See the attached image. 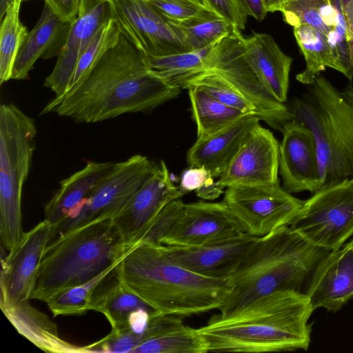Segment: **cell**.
<instances>
[{"mask_svg": "<svg viewBox=\"0 0 353 353\" xmlns=\"http://www.w3.org/2000/svg\"><path fill=\"white\" fill-rule=\"evenodd\" d=\"M179 85L159 77L123 35L70 92L52 99L40 115L56 113L78 123H97L151 111L176 97Z\"/></svg>", "mask_w": 353, "mask_h": 353, "instance_id": "cell-1", "label": "cell"}, {"mask_svg": "<svg viewBox=\"0 0 353 353\" xmlns=\"http://www.w3.org/2000/svg\"><path fill=\"white\" fill-rule=\"evenodd\" d=\"M314 310L305 294L279 290L197 328L208 352H272L307 350Z\"/></svg>", "mask_w": 353, "mask_h": 353, "instance_id": "cell-2", "label": "cell"}, {"mask_svg": "<svg viewBox=\"0 0 353 353\" xmlns=\"http://www.w3.org/2000/svg\"><path fill=\"white\" fill-rule=\"evenodd\" d=\"M119 268L123 283L162 314L184 317L219 310L232 291L230 278L204 276L184 268L163 244H137Z\"/></svg>", "mask_w": 353, "mask_h": 353, "instance_id": "cell-3", "label": "cell"}, {"mask_svg": "<svg viewBox=\"0 0 353 353\" xmlns=\"http://www.w3.org/2000/svg\"><path fill=\"white\" fill-rule=\"evenodd\" d=\"M328 252L289 225L257 237L229 277L232 291L219 314L226 315L279 290L305 294L316 266Z\"/></svg>", "mask_w": 353, "mask_h": 353, "instance_id": "cell-4", "label": "cell"}, {"mask_svg": "<svg viewBox=\"0 0 353 353\" xmlns=\"http://www.w3.org/2000/svg\"><path fill=\"white\" fill-rule=\"evenodd\" d=\"M133 247L124 241L112 219L56 239L45 249L30 299L46 302L60 291L93 279L121 261Z\"/></svg>", "mask_w": 353, "mask_h": 353, "instance_id": "cell-5", "label": "cell"}, {"mask_svg": "<svg viewBox=\"0 0 353 353\" xmlns=\"http://www.w3.org/2000/svg\"><path fill=\"white\" fill-rule=\"evenodd\" d=\"M317 146L321 188L353 178V85L342 90L321 74L289 106Z\"/></svg>", "mask_w": 353, "mask_h": 353, "instance_id": "cell-6", "label": "cell"}, {"mask_svg": "<svg viewBox=\"0 0 353 353\" xmlns=\"http://www.w3.org/2000/svg\"><path fill=\"white\" fill-rule=\"evenodd\" d=\"M33 119L12 103L0 107V240L8 252L21 241L23 186L35 150Z\"/></svg>", "mask_w": 353, "mask_h": 353, "instance_id": "cell-7", "label": "cell"}, {"mask_svg": "<svg viewBox=\"0 0 353 353\" xmlns=\"http://www.w3.org/2000/svg\"><path fill=\"white\" fill-rule=\"evenodd\" d=\"M155 165L141 154L116 163L88 197L52 225L48 243L89 224L112 219L152 174Z\"/></svg>", "mask_w": 353, "mask_h": 353, "instance_id": "cell-8", "label": "cell"}, {"mask_svg": "<svg viewBox=\"0 0 353 353\" xmlns=\"http://www.w3.org/2000/svg\"><path fill=\"white\" fill-rule=\"evenodd\" d=\"M243 38L236 30L215 43L204 58L202 71L223 77L253 103L261 120L282 132L292 119L290 107L274 96L252 65L244 52Z\"/></svg>", "mask_w": 353, "mask_h": 353, "instance_id": "cell-9", "label": "cell"}, {"mask_svg": "<svg viewBox=\"0 0 353 353\" xmlns=\"http://www.w3.org/2000/svg\"><path fill=\"white\" fill-rule=\"evenodd\" d=\"M289 226L310 244L328 252L353 235V183L324 187L304 203Z\"/></svg>", "mask_w": 353, "mask_h": 353, "instance_id": "cell-10", "label": "cell"}, {"mask_svg": "<svg viewBox=\"0 0 353 353\" xmlns=\"http://www.w3.org/2000/svg\"><path fill=\"white\" fill-rule=\"evenodd\" d=\"M110 17L121 34L145 57H160L192 51L180 24L148 0H111Z\"/></svg>", "mask_w": 353, "mask_h": 353, "instance_id": "cell-11", "label": "cell"}, {"mask_svg": "<svg viewBox=\"0 0 353 353\" xmlns=\"http://www.w3.org/2000/svg\"><path fill=\"white\" fill-rule=\"evenodd\" d=\"M222 201L244 232L256 237L289 225L304 203L281 186L279 181L271 184L228 187Z\"/></svg>", "mask_w": 353, "mask_h": 353, "instance_id": "cell-12", "label": "cell"}, {"mask_svg": "<svg viewBox=\"0 0 353 353\" xmlns=\"http://www.w3.org/2000/svg\"><path fill=\"white\" fill-rule=\"evenodd\" d=\"M245 233L223 201H199L184 203L160 243L172 246H203L232 240Z\"/></svg>", "mask_w": 353, "mask_h": 353, "instance_id": "cell-13", "label": "cell"}, {"mask_svg": "<svg viewBox=\"0 0 353 353\" xmlns=\"http://www.w3.org/2000/svg\"><path fill=\"white\" fill-rule=\"evenodd\" d=\"M51 230V223L44 219L24 232L17 245L4 258L1 255V307L17 305L30 299Z\"/></svg>", "mask_w": 353, "mask_h": 353, "instance_id": "cell-14", "label": "cell"}, {"mask_svg": "<svg viewBox=\"0 0 353 353\" xmlns=\"http://www.w3.org/2000/svg\"><path fill=\"white\" fill-rule=\"evenodd\" d=\"M279 143L273 133L259 123L214 187L221 194L230 186L274 183L279 181Z\"/></svg>", "mask_w": 353, "mask_h": 353, "instance_id": "cell-15", "label": "cell"}, {"mask_svg": "<svg viewBox=\"0 0 353 353\" xmlns=\"http://www.w3.org/2000/svg\"><path fill=\"white\" fill-rule=\"evenodd\" d=\"M279 12L293 28L307 24L322 33L336 58L338 71L352 80L353 60L339 0H290Z\"/></svg>", "mask_w": 353, "mask_h": 353, "instance_id": "cell-16", "label": "cell"}, {"mask_svg": "<svg viewBox=\"0 0 353 353\" xmlns=\"http://www.w3.org/2000/svg\"><path fill=\"white\" fill-rule=\"evenodd\" d=\"M184 194L174 185L163 161L134 194L112 223L124 241L134 246L153 219L170 202Z\"/></svg>", "mask_w": 353, "mask_h": 353, "instance_id": "cell-17", "label": "cell"}, {"mask_svg": "<svg viewBox=\"0 0 353 353\" xmlns=\"http://www.w3.org/2000/svg\"><path fill=\"white\" fill-rule=\"evenodd\" d=\"M279 143V172L283 188L290 193L321 188L317 146L312 132L292 120L283 127Z\"/></svg>", "mask_w": 353, "mask_h": 353, "instance_id": "cell-18", "label": "cell"}, {"mask_svg": "<svg viewBox=\"0 0 353 353\" xmlns=\"http://www.w3.org/2000/svg\"><path fill=\"white\" fill-rule=\"evenodd\" d=\"M313 310L336 312L353 299V240L317 264L305 293Z\"/></svg>", "mask_w": 353, "mask_h": 353, "instance_id": "cell-19", "label": "cell"}, {"mask_svg": "<svg viewBox=\"0 0 353 353\" xmlns=\"http://www.w3.org/2000/svg\"><path fill=\"white\" fill-rule=\"evenodd\" d=\"M110 17L109 2H105L89 9L71 23L55 65L43 83L54 97L65 92L79 58Z\"/></svg>", "mask_w": 353, "mask_h": 353, "instance_id": "cell-20", "label": "cell"}, {"mask_svg": "<svg viewBox=\"0 0 353 353\" xmlns=\"http://www.w3.org/2000/svg\"><path fill=\"white\" fill-rule=\"evenodd\" d=\"M256 239L245 233L232 240L203 246H165L171 259L190 271L204 276L229 278Z\"/></svg>", "mask_w": 353, "mask_h": 353, "instance_id": "cell-21", "label": "cell"}, {"mask_svg": "<svg viewBox=\"0 0 353 353\" xmlns=\"http://www.w3.org/2000/svg\"><path fill=\"white\" fill-rule=\"evenodd\" d=\"M260 120L249 114L210 136L197 139L186 154L188 166L203 168L213 178H219Z\"/></svg>", "mask_w": 353, "mask_h": 353, "instance_id": "cell-22", "label": "cell"}, {"mask_svg": "<svg viewBox=\"0 0 353 353\" xmlns=\"http://www.w3.org/2000/svg\"><path fill=\"white\" fill-rule=\"evenodd\" d=\"M70 24L59 17L45 4L39 19L28 32L19 51L11 79H26L39 58L49 59L57 57L65 42Z\"/></svg>", "mask_w": 353, "mask_h": 353, "instance_id": "cell-23", "label": "cell"}, {"mask_svg": "<svg viewBox=\"0 0 353 353\" xmlns=\"http://www.w3.org/2000/svg\"><path fill=\"white\" fill-rule=\"evenodd\" d=\"M244 52L274 96L285 103L292 58L285 54L272 36L255 33L243 38Z\"/></svg>", "mask_w": 353, "mask_h": 353, "instance_id": "cell-24", "label": "cell"}, {"mask_svg": "<svg viewBox=\"0 0 353 353\" xmlns=\"http://www.w3.org/2000/svg\"><path fill=\"white\" fill-rule=\"evenodd\" d=\"M116 163L88 161L81 170L59 183V188L44 208L46 220L57 223L85 200Z\"/></svg>", "mask_w": 353, "mask_h": 353, "instance_id": "cell-25", "label": "cell"}, {"mask_svg": "<svg viewBox=\"0 0 353 353\" xmlns=\"http://www.w3.org/2000/svg\"><path fill=\"white\" fill-rule=\"evenodd\" d=\"M1 309L17 331L39 349L47 352H86V345H75L62 339L57 325L46 314L32 307L29 300Z\"/></svg>", "mask_w": 353, "mask_h": 353, "instance_id": "cell-26", "label": "cell"}, {"mask_svg": "<svg viewBox=\"0 0 353 353\" xmlns=\"http://www.w3.org/2000/svg\"><path fill=\"white\" fill-rule=\"evenodd\" d=\"M197 139L210 136L249 115L216 100L197 86L187 88Z\"/></svg>", "mask_w": 353, "mask_h": 353, "instance_id": "cell-27", "label": "cell"}, {"mask_svg": "<svg viewBox=\"0 0 353 353\" xmlns=\"http://www.w3.org/2000/svg\"><path fill=\"white\" fill-rule=\"evenodd\" d=\"M293 32L305 61V69L296 76L299 82L312 83L326 68L338 71L336 58L322 33L307 24L294 27Z\"/></svg>", "mask_w": 353, "mask_h": 353, "instance_id": "cell-28", "label": "cell"}, {"mask_svg": "<svg viewBox=\"0 0 353 353\" xmlns=\"http://www.w3.org/2000/svg\"><path fill=\"white\" fill-rule=\"evenodd\" d=\"M179 23L185 43L192 51L211 47L222 38L239 30L227 19L208 8Z\"/></svg>", "mask_w": 353, "mask_h": 353, "instance_id": "cell-29", "label": "cell"}, {"mask_svg": "<svg viewBox=\"0 0 353 353\" xmlns=\"http://www.w3.org/2000/svg\"><path fill=\"white\" fill-rule=\"evenodd\" d=\"M206 345L197 331L183 321L159 336L148 339L131 353H207Z\"/></svg>", "mask_w": 353, "mask_h": 353, "instance_id": "cell-30", "label": "cell"}, {"mask_svg": "<svg viewBox=\"0 0 353 353\" xmlns=\"http://www.w3.org/2000/svg\"><path fill=\"white\" fill-rule=\"evenodd\" d=\"M24 0H14L7 9L0 27V83L11 79L16 57L28 30L19 19L20 8Z\"/></svg>", "mask_w": 353, "mask_h": 353, "instance_id": "cell-31", "label": "cell"}, {"mask_svg": "<svg viewBox=\"0 0 353 353\" xmlns=\"http://www.w3.org/2000/svg\"><path fill=\"white\" fill-rule=\"evenodd\" d=\"M179 85L182 89L190 86L199 87L226 105L246 114L256 115V109L253 103L230 82L214 72H200L183 80Z\"/></svg>", "mask_w": 353, "mask_h": 353, "instance_id": "cell-32", "label": "cell"}, {"mask_svg": "<svg viewBox=\"0 0 353 353\" xmlns=\"http://www.w3.org/2000/svg\"><path fill=\"white\" fill-rule=\"evenodd\" d=\"M210 48L160 57L144 56V59L147 66L159 77L180 85L183 80L202 71Z\"/></svg>", "mask_w": 353, "mask_h": 353, "instance_id": "cell-33", "label": "cell"}, {"mask_svg": "<svg viewBox=\"0 0 353 353\" xmlns=\"http://www.w3.org/2000/svg\"><path fill=\"white\" fill-rule=\"evenodd\" d=\"M140 309L155 311L122 281L103 301L98 312L106 317L112 331L121 332L128 330L130 315Z\"/></svg>", "mask_w": 353, "mask_h": 353, "instance_id": "cell-34", "label": "cell"}, {"mask_svg": "<svg viewBox=\"0 0 353 353\" xmlns=\"http://www.w3.org/2000/svg\"><path fill=\"white\" fill-rule=\"evenodd\" d=\"M120 36L121 32L116 23L110 17L79 58L63 94L84 79L105 52L119 41Z\"/></svg>", "mask_w": 353, "mask_h": 353, "instance_id": "cell-35", "label": "cell"}, {"mask_svg": "<svg viewBox=\"0 0 353 353\" xmlns=\"http://www.w3.org/2000/svg\"><path fill=\"white\" fill-rule=\"evenodd\" d=\"M112 268L83 284L65 289L51 296L46 303L53 316L82 314L88 310L94 286Z\"/></svg>", "mask_w": 353, "mask_h": 353, "instance_id": "cell-36", "label": "cell"}, {"mask_svg": "<svg viewBox=\"0 0 353 353\" xmlns=\"http://www.w3.org/2000/svg\"><path fill=\"white\" fill-rule=\"evenodd\" d=\"M183 205L184 203L180 199L168 203L145 228L136 245L144 243L161 244V239L179 215Z\"/></svg>", "mask_w": 353, "mask_h": 353, "instance_id": "cell-37", "label": "cell"}, {"mask_svg": "<svg viewBox=\"0 0 353 353\" xmlns=\"http://www.w3.org/2000/svg\"><path fill=\"white\" fill-rule=\"evenodd\" d=\"M148 1L161 14L178 23L196 16L208 9L201 0Z\"/></svg>", "mask_w": 353, "mask_h": 353, "instance_id": "cell-38", "label": "cell"}, {"mask_svg": "<svg viewBox=\"0 0 353 353\" xmlns=\"http://www.w3.org/2000/svg\"><path fill=\"white\" fill-rule=\"evenodd\" d=\"M210 10L227 19L238 30L245 28L248 15L240 0H201Z\"/></svg>", "mask_w": 353, "mask_h": 353, "instance_id": "cell-39", "label": "cell"}, {"mask_svg": "<svg viewBox=\"0 0 353 353\" xmlns=\"http://www.w3.org/2000/svg\"><path fill=\"white\" fill-rule=\"evenodd\" d=\"M214 179L210 172L203 168L189 167L182 174L179 188L184 194L196 192L204 185L214 182Z\"/></svg>", "mask_w": 353, "mask_h": 353, "instance_id": "cell-40", "label": "cell"}, {"mask_svg": "<svg viewBox=\"0 0 353 353\" xmlns=\"http://www.w3.org/2000/svg\"><path fill=\"white\" fill-rule=\"evenodd\" d=\"M54 13L63 21L72 23L79 15V0H44Z\"/></svg>", "mask_w": 353, "mask_h": 353, "instance_id": "cell-41", "label": "cell"}, {"mask_svg": "<svg viewBox=\"0 0 353 353\" xmlns=\"http://www.w3.org/2000/svg\"><path fill=\"white\" fill-rule=\"evenodd\" d=\"M248 16L261 21L268 13L264 6L263 0H240Z\"/></svg>", "mask_w": 353, "mask_h": 353, "instance_id": "cell-42", "label": "cell"}, {"mask_svg": "<svg viewBox=\"0 0 353 353\" xmlns=\"http://www.w3.org/2000/svg\"><path fill=\"white\" fill-rule=\"evenodd\" d=\"M345 17L350 52L353 60V0H339Z\"/></svg>", "mask_w": 353, "mask_h": 353, "instance_id": "cell-43", "label": "cell"}, {"mask_svg": "<svg viewBox=\"0 0 353 353\" xmlns=\"http://www.w3.org/2000/svg\"><path fill=\"white\" fill-rule=\"evenodd\" d=\"M111 0H79V15L92 8L103 3L109 2Z\"/></svg>", "mask_w": 353, "mask_h": 353, "instance_id": "cell-44", "label": "cell"}, {"mask_svg": "<svg viewBox=\"0 0 353 353\" xmlns=\"http://www.w3.org/2000/svg\"><path fill=\"white\" fill-rule=\"evenodd\" d=\"M290 0H263L265 8L268 12L279 11L280 8Z\"/></svg>", "mask_w": 353, "mask_h": 353, "instance_id": "cell-45", "label": "cell"}, {"mask_svg": "<svg viewBox=\"0 0 353 353\" xmlns=\"http://www.w3.org/2000/svg\"><path fill=\"white\" fill-rule=\"evenodd\" d=\"M14 0H0V19L1 20L10 6ZM27 1V0H24Z\"/></svg>", "mask_w": 353, "mask_h": 353, "instance_id": "cell-46", "label": "cell"}, {"mask_svg": "<svg viewBox=\"0 0 353 353\" xmlns=\"http://www.w3.org/2000/svg\"><path fill=\"white\" fill-rule=\"evenodd\" d=\"M351 181L353 183V178L351 179Z\"/></svg>", "mask_w": 353, "mask_h": 353, "instance_id": "cell-47", "label": "cell"}, {"mask_svg": "<svg viewBox=\"0 0 353 353\" xmlns=\"http://www.w3.org/2000/svg\"><path fill=\"white\" fill-rule=\"evenodd\" d=\"M352 240H353V239H352Z\"/></svg>", "mask_w": 353, "mask_h": 353, "instance_id": "cell-48", "label": "cell"}]
</instances>
